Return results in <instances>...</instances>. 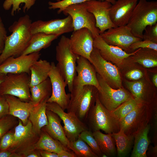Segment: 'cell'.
Segmentation results:
<instances>
[{
  "instance_id": "cell-1",
  "label": "cell",
  "mask_w": 157,
  "mask_h": 157,
  "mask_svg": "<svg viewBox=\"0 0 157 157\" xmlns=\"http://www.w3.org/2000/svg\"><path fill=\"white\" fill-rule=\"evenodd\" d=\"M32 21L28 15L20 17L9 28L12 33L5 39L3 49L0 54V64L8 58L21 55L27 47L31 38Z\"/></svg>"
},
{
  "instance_id": "cell-2",
  "label": "cell",
  "mask_w": 157,
  "mask_h": 157,
  "mask_svg": "<svg viewBox=\"0 0 157 157\" xmlns=\"http://www.w3.org/2000/svg\"><path fill=\"white\" fill-rule=\"evenodd\" d=\"M77 74L73 83L71 97L67 112L75 114L77 103L85 86H94L99 90L100 87L92 64L86 58L79 56L76 61Z\"/></svg>"
},
{
  "instance_id": "cell-3",
  "label": "cell",
  "mask_w": 157,
  "mask_h": 157,
  "mask_svg": "<svg viewBox=\"0 0 157 157\" xmlns=\"http://www.w3.org/2000/svg\"><path fill=\"white\" fill-rule=\"evenodd\" d=\"M157 22V1L139 0L126 25L135 37L143 40L146 27Z\"/></svg>"
},
{
  "instance_id": "cell-4",
  "label": "cell",
  "mask_w": 157,
  "mask_h": 157,
  "mask_svg": "<svg viewBox=\"0 0 157 157\" xmlns=\"http://www.w3.org/2000/svg\"><path fill=\"white\" fill-rule=\"evenodd\" d=\"M85 123L92 132L101 130L107 134H111L117 132L120 129L119 120L102 105L97 94L95 103L90 110Z\"/></svg>"
},
{
  "instance_id": "cell-5",
  "label": "cell",
  "mask_w": 157,
  "mask_h": 157,
  "mask_svg": "<svg viewBox=\"0 0 157 157\" xmlns=\"http://www.w3.org/2000/svg\"><path fill=\"white\" fill-rule=\"evenodd\" d=\"M56 65L64 78L70 92L76 75V61L78 56L72 51L69 38L62 35L56 47Z\"/></svg>"
},
{
  "instance_id": "cell-6",
  "label": "cell",
  "mask_w": 157,
  "mask_h": 157,
  "mask_svg": "<svg viewBox=\"0 0 157 157\" xmlns=\"http://www.w3.org/2000/svg\"><path fill=\"white\" fill-rule=\"evenodd\" d=\"M30 79L26 73L7 74L0 85V95H10L23 101H30Z\"/></svg>"
},
{
  "instance_id": "cell-7",
  "label": "cell",
  "mask_w": 157,
  "mask_h": 157,
  "mask_svg": "<svg viewBox=\"0 0 157 157\" xmlns=\"http://www.w3.org/2000/svg\"><path fill=\"white\" fill-rule=\"evenodd\" d=\"M39 136L33 131L32 124L29 120L25 125L19 120L15 129L13 144L8 149L22 157L28 151L34 150V146Z\"/></svg>"
},
{
  "instance_id": "cell-8",
  "label": "cell",
  "mask_w": 157,
  "mask_h": 157,
  "mask_svg": "<svg viewBox=\"0 0 157 157\" xmlns=\"http://www.w3.org/2000/svg\"><path fill=\"white\" fill-rule=\"evenodd\" d=\"M62 12L71 17L74 31L87 28L91 32L94 38L99 34V30L96 26L95 18L88 11L85 2L69 5L63 9Z\"/></svg>"
},
{
  "instance_id": "cell-9",
  "label": "cell",
  "mask_w": 157,
  "mask_h": 157,
  "mask_svg": "<svg viewBox=\"0 0 157 157\" xmlns=\"http://www.w3.org/2000/svg\"><path fill=\"white\" fill-rule=\"evenodd\" d=\"M145 104L140 103L131 113L119 120L120 129L127 135H134L148 124L153 111Z\"/></svg>"
},
{
  "instance_id": "cell-10",
  "label": "cell",
  "mask_w": 157,
  "mask_h": 157,
  "mask_svg": "<svg viewBox=\"0 0 157 157\" xmlns=\"http://www.w3.org/2000/svg\"><path fill=\"white\" fill-rule=\"evenodd\" d=\"M47 109L58 115L64 124L65 134L70 142L76 140L83 131L89 130L86 124L81 121L75 114L66 113L58 104L54 102H47Z\"/></svg>"
},
{
  "instance_id": "cell-11",
  "label": "cell",
  "mask_w": 157,
  "mask_h": 157,
  "mask_svg": "<svg viewBox=\"0 0 157 157\" xmlns=\"http://www.w3.org/2000/svg\"><path fill=\"white\" fill-rule=\"evenodd\" d=\"M90 59L96 72L110 86L115 89L121 87V78L117 67L104 59L98 50L94 47Z\"/></svg>"
},
{
  "instance_id": "cell-12",
  "label": "cell",
  "mask_w": 157,
  "mask_h": 157,
  "mask_svg": "<svg viewBox=\"0 0 157 157\" xmlns=\"http://www.w3.org/2000/svg\"><path fill=\"white\" fill-rule=\"evenodd\" d=\"M100 89L98 96L102 105L111 112L132 97L121 88L114 89L109 85L98 74L97 75Z\"/></svg>"
},
{
  "instance_id": "cell-13",
  "label": "cell",
  "mask_w": 157,
  "mask_h": 157,
  "mask_svg": "<svg viewBox=\"0 0 157 157\" xmlns=\"http://www.w3.org/2000/svg\"><path fill=\"white\" fill-rule=\"evenodd\" d=\"M51 64L48 77L51 84L52 92L47 102L56 103L65 111L68 107L71 93L66 94L65 88L67 84L56 65L53 62Z\"/></svg>"
},
{
  "instance_id": "cell-14",
  "label": "cell",
  "mask_w": 157,
  "mask_h": 157,
  "mask_svg": "<svg viewBox=\"0 0 157 157\" xmlns=\"http://www.w3.org/2000/svg\"><path fill=\"white\" fill-rule=\"evenodd\" d=\"M99 35L108 44L117 46L127 53L133 43L142 40L135 36L126 25L111 28Z\"/></svg>"
},
{
  "instance_id": "cell-15",
  "label": "cell",
  "mask_w": 157,
  "mask_h": 157,
  "mask_svg": "<svg viewBox=\"0 0 157 157\" xmlns=\"http://www.w3.org/2000/svg\"><path fill=\"white\" fill-rule=\"evenodd\" d=\"M32 34L41 32L57 34L59 36L73 31L74 28L71 17L68 15L63 19H57L47 21L38 20L32 22L31 27Z\"/></svg>"
},
{
  "instance_id": "cell-16",
  "label": "cell",
  "mask_w": 157,
  "mask_h": 157,
  "mask_svg": "<svg viewBox=\"0 0 157 157\" xmlns=\"http://www.w3.org/2000/svg\"><path fill=\"white\" fill-rule=\"evenodd\" d=\"M85 2L88 11L95 18L96 26L99 30V34L110 28L117 27L110 18V11L112 4L110 2L106 0H90Z\"/></svg>"
},
{
  "instance_id": "cell-17",
  "label": "cell",
  "mask_w": 157,
  "mask_h": 157,
  "mask_svg": "<svg viewBox=\"0 0 157 157\" xmlns=\"http://www.w3.org/2000/svg\"><path fill=\"white\" fill-rule=\"evenodd\" d=\"M40 56L38 52L16 57H10L0 64V72L6 74L22 73L29 74L31 67L39 60Z\"/></svg>"
},
{
  "instance_id": "cell-18",
  "label": "cell",
  "mask_w": 157,
  "mask_h": 157,
  "mask_svg": "<svg viewBox=\"0 0 157 157\" xmlns=\"http://www.w3.org/2000/svg\"><path fill=\"white\" fill-rule=\"evenodd\" d=\"M69 39L71 49L73 52L90 61V55L93 48L94 38L90 31L82 28L73 31Z\"/></svg>"
},
{
  "instance_id": "cell-19",
  "label": "cell",
  "mask_w": 157,
  "mask_h": 157,
  "mask_svg": "<svg viewBox=\"0 0 157 157\" xmlns=\"http://www.w3.org/2000/svg\"><path fill=\"white\" fill-rule=\"evenodd\" d=\"M93 46L98 50L104 59L118 66L121 65L126 59L134 55L138 49L131 53H127L117 46L108 44L99 35L94 38Z\"/></svg>"
},
{
  "instance_id": "cell-20",
  "label": "cell",
  "mask_w": 157,
  "mask_h": 157,
  "mask_svg": "<svg viewBox=\"0 0 157 157\" xmlns=\"http://www.w3.org/2000/svg\"><path fill=\"white\" fill-rule=\"evenodd\" d=\"M138 0H117L112 4L110 15L117 26L127 24Z\"/></svg>"
},
{
  "instance_id": "cell-21",
  "label": "cell",
  "mask_w": 157,
  "mask_h": 157,
  "mask_svg": "<svg viewBox=\"0 0 157 157\" xmlns=\"http://www.w3.org/2000/svg\"><path fill=\"white\" fill-rule=\"evenodd\" d=\"M33 149L55 152L59 154L60 157H76L73 151L53 138L43 130L41 131L39 139L34 146Z\"/></svg>"
},
{
  "instance_id": "cell-22",
  "label": "cell",
  "mask_w": 157,
  "mask_h": 157,
  "mask_svg": "<svg viewBox=\"0 0 157 157\" xmlns=\"http://www.w3.org/2000/svg\"><path fill=\"white\" fill-rule=\"evenodd\" d=\"M97 89L92 85L85 86L78 100L75 114L84 123L90 110L95 103L98 91H95Z\"/></svg>"
},
{
  "instance_id": "cell-23",
  "label": "cell",
  "mask_w": 157,
  "mask_h": 157,
  "mask_svg": "<svg viewBox=\"0 0 157 157\" xmlns=\"http://www.w3.org/2000/svg\"><path fill=\"white\" fill-rule=\"evenodd\" d=\"M46 113L48 124L42 130L46 132L53 138L59 141L64 146L69 149L70 142L67 138L63 127L61 125V119L58 115L51 111L47 109Z\"/></svg>"
},
{
  "instance_id": "cell-24",
  "label": "cell",
  "mask_w": 157,
  "mask_h": 157,
  "mask_svg": "<svg viewBox=\"0 0 157 157\" xmlns=\"http://www.w3.org/2000/svg\"><path fill=\"white\" fill-rule=\"evenodd\" d=\"M5 96L8 105V114L18 118L23 125H26L30 113L35 105L30 101H23L14 96L8 95Z\"/></svg>"
},
{
  "instance_id": "cell-25",
  "label": "cell",
  "mask_w": 157,
  "mask_h": 157,
  "mask_svg": "<svg viewBox=\"0 0 157 157\" xmlns=\"http://www.w3.org/2000/svg\"><path fill=\"white\" fill-rule=\"evenodd\" d=\"M46 99L35 106L30 113L28 120L31 122L34 131L40 135L42 129L48 124L46 111Z\"/></svg>"
},
{
  "instance_id": "cell-26",
  "label": "cell",
  "mask_w": 157,
  "mask_h": 157,
  "mask_svg": "<svg viewBox=\"0 0 157 157\" xmlns=\"http://www.w3.org/2000/svg\"><path fill=\"white\" fill-rule=\"evenodd\" d=\"M59 36L57 34L38 33L32 34L28 46L21 55L38 52L50 46L52 42Z\"/></svg>"
},
{
  "instance_id": "cell-27",
  "label": "cell",
  "mask_w": 157,
  "mask_h": 157,
  "mask_svg": "<svg viewBox=\"0 0 157 157\" xmlns=\"http://www.w3.org/2000/svg\"><path fill=\"white\" fill-rule=\"evenodd\" d=\"M150 128L148 124L135 134L131 157L147 156L146 152L150 142L148 135Z\"/></svg>"
},
{
  "instance_id": "cell-28",
  "label": "cell",
  "mask_w": 157,
  "mask_h": 157,
  "mask_svg": "<svg viewBox=\"0 0 157 157\" xmlns=\"http://www.w3.org/2000/svg\"><path fill=\"white\" fill-rule=\"evenodd\" d=\"M51 64L46 60H38L31 67L30 87L35 85L49 78Z\"/></svg>"
},
{
  "instance_id": "cell-29",
  "label": "cell",
  "mask_w": 157,
  "mask_h": 157,
  "mask_svg": "<svg viewBox=\"0 0 157 157\" xmlns=\"http://www.w3.org/2000/svg\"><path fill=\"white\" fill-rule=\"evenodd\" d=\"M111 135L116 146L117 156H128L133 147L134 135H126L122 129L117 132L113 133Z\"/></svg>"
},
{
  "instance_id": "cell-30",
  "label": "cell",
  "mask_w": 157,
  "mask_h": 157,
  "mask_svg": "<svg viewBox=\"0 0 157 157\" xmlns=\"http://www.w3.org/2000/svg\"><path fill=\"white\" fill-rule=\"evenodd\" d=\"M102 154L107 157H115L117 155L115 140L111 134H104L100 130L92 132Z\"/></svg>"
},
{
  "instance_id": "cell-31",
  "label": "cell",
  "mask_w": 157,
  "mask_h": 157,
  "mask_svg": "<svg viewBox=\"0 0 157 157\" xmlns=\"http://www.w3.org/2000/svg\"><path fill=\"white\" fill-rule=\"evenodd\" d=\"M31 95L30 101L35 106L43 100L48 99L52 92V88L50 80L48 78L44 81L30 87Z\"/></svg>"
},
{
  "instance_id": "cell-32",
  "label": "cell",
  "mask_w": 157,
  "mask_h": 157,
  "mask_svg": "<svg viewBox=\"0 0 157 157\" xmlns=\"http://www.w3.org/2000/svg\"><path fill=\"white\" fill-rule=\"evenodd\" d=\"M157 51L147 48H139L131 56L135 62L147 68L157 66Z\"/></svg>"
},
{
  "instance_id": "cell-33",
  "label": "cell",
  "mask_w": 157,
  "mask_h": 157,
  "mask_svg": "<svg viewBox=\"0 0 157 157\" xmlns=\"http://www.w3.org/2000/svg\"><path fill=\"white\" fill-rule=\"evenodd\" d=\"M69 149L78 157H98L86 143L78 137L75 141L70 142Z\"/></svg>"
},
{
  "instance_id": "cell-34",
  "label": "cell",
  "mask_w": 157,
  "mask_h": 157,
  "mask_svg": "<svg viewBox=\"0 0 157 157\" xmlns=\"http://www.w3.org/2000/svg\"><path fill=\"white\" fill-rule=\"evenodd\" d=\"M140 103L141 102L132 97L111 112L114 116L119 121L131 113Z\"/></svg>"
},
{
  "instance_id": "cell-35",
  "label": "cell",
  "mask_w": 157,
  "mask_h": 157,
  "mask_svg": "<svg viewBox=\"0 0 157 157\" xmlns=\"http://www.w3.org/2000/svg\"><path fill=\"white\" fill-rule=\"evenodd\" d=\"M36 0H5L3 3V6L5 10H9L12 7L11 12L12 16L17 11L19 12L20 8L19 6L21 4L24 3L23 8V11L25 13L28 11L35 4Z\"/></svg>"
},
{
  "instance_id": "cell-36",
  "label": "cell",
  "mask_w": 157,
  "mask_h": 157,
  "mask_svg": "<svg viewBox=\"0 0 157 157\" xmlns=\"http://www.w3.org/2000/svg\"><path fill=\"white\" fill-rule=\"evenodd\" d=\"M126 84L133 98L141 103H144V98L145 95L143 83L140 81H126Z\"/></svg>"
},
{
  "instance_id": "cell-37",
  "label": "cell",
  "mask_w": 157,
  "mask_h": 157,
  "mask_svg": "<svg viewBox=\"0 0 157 157\" xmlns=\"http://www.w3.org/2000/svg\"><path fill=\"white\" fill-rule=\"evenodd\" d=\"M78 137L86 143L98 157H102V153L92 131L89 130L83 131L80 133Z\"/></svg>"
},
{
  "instance_id": "cell-38",
  "label": "cell",
  "mask_w": 157,
  "mask_h": 157,
  "mask_svg": "<svg viewBox=\"0 0 157 157\" xmlns=\"http://www.w3.org/2000/svg\"><path fill=\"white\" fill-rule=\"evenodd\" d=\"M90 0H62L56 2L49 1L48 4L49 6V8L50 9H55L58 8L57 11L58 14H60L63 9L68 6L73 4L85 2ZM106 0L110 2L112 4L115 2V0Z\"/></svg>"
},
{
  "instance_id": "cell-39",
  "label": "cell",
  "mask_w": 157,
  "mask_h": 157,
  "mask_svg": "<svg viewBox=\"0 0 157 157\" xmlns=\"http://www.w3.org/2000/svg\"><path fill=\"white\" fill-rule=\"evenodd\" d=\"M14 117L8 115L0 118V140L5 133L16 124L17 121Z\"/></svg>"
},
{
  "instance_id": "cell-40",
  "label": "cell",
  "mask_w": 157,
  "mask_h": 157,
  "mask_svg": "<svg viewBox=\"0 0 157 157\" xmlns=\"http://www.w3.org/2000/svg\"><path fill=\"white\" fill-rule=\"evenodd\" d=\"M140 48L149 49L157 51V43L144 40L138 41L130 45L129 51L131 50L133 52Z\"/></svg>"
},
{
  "instance_id": "cell-41",
  "label": "cell",
  "mask_w": 157,
  "mask_h": 157,
  "mask_svg": "<svg viewBox=\"0 0 157 157\" xmlns=\"http://www.w3.org/2000/svg\"><path fill=\"white\" fill-rule=\"evenodd\" d=\"M143 40L157 43V23L147 26L143 34Z\"/></svg>"
},
{
  "instance_id": "cell-42",
  "label": "cell",
  "mask_w": 157,
  "mask_h": 157,
  "mask_svg": "<svg viewBox=\"0 0 157 157\" xmlns=\"http://www.w3.org/2000/svg\"><path fill=\"white\" fill-rule=\"evenodd\" d=\"M14 138V132L9 131L5 133L0 140V150L9 149L12 146Z\"/></svg>"
},
{
  "instance_id": "cell-43",
  "label": "cell",
  "mask_w": 157,
  "mask_h": 157,
  "mask_svg": "<svg viewBox=\"0 0 157 157\" xmlns=\"http://www.w3.org/2000/svg\"><path fill=\"white\" fill-rule=\"evenodd\" d=\"M9 106L5 95H0V118L8 114Z\"/></svg>"
},
{
  "instance_id": "cell-44",
  "label": "cell",
  "mask_w": 157,
  "mask_h": 157,
  "mask_svg": "<svg viewBox=\"0 0 157 157\" xmlns=\"http://www.w3.org/2000/svg\"><path fill=\"white\" fill-rule=\"evenodd\" d=\"M7 31L0 16V50L3 49L5 38L7 36Z\"/></svg>"
},
{
  "instance_id": "cell-45",
  "label": "cell",
  "mask_w": 157,
  "mask_h": 157,
  "mask_svg": "<svg viewBox=\"0 0 157 157\" xmlns=\"http://www.w3.org/2000/svg\"><path fill=\"white\" fill-rule=\"evenodd\" d=\"M143 75L142 72L138 69H134L128 72L125 76L131 80H137L141 78Z\"/></svg>"
},
{
  "instance_id": "cell-46",
  "label": "cell",
  "mask_w": 157,
  "mask_h": 157,
  "mask_svg": "<svg viewBox=\"0 0 157 157\" xmlns=\"http://www.w3.org/2000/svg\"><path fill=\"white\" fill-rule=\"evenodd\" d=\"M21 156L13 152L8 149L1 151L0 157H21Z\"/></svg>"
},
{
  "instance_id": "cell-47",
  "label": "cell",
  "mask_w": 157,
  "mask_h": 157,
  "mask_svg": "<svg viewBox=\"0 0 157 157\" xmlns=\"http://www.w3.org/2000/svg\"><path fill=\"white\" fill-rule=\"evenodd\" d=\"M41 157H60V155L55 152L44 150H39Z\"/></svg>"
},
{
  "instance_id": "cell-48",
  "label": "cell",
  "mask_w": 157,
  "mask_h": 157,
  "mask_svg": "<svg viewBox=\"0 0 157 157\" xmlns=\"http://www.w3.org/2000/svg\"><path fill=\"white\" fill-rule=\"evenodd\" d=\"M36 150H33L28 151L24 154L23 156L26 157H41L39 151H36Z\"/></svg>"
},
{
  "instance_id": "cell-49",
  "label": "cell",
  "mask_w": 157,
  "mask_h": 157,
  "mask_svg": "<svg viewBox=\"0 0 157 157\" xmlns=\"http://www.w3.org/2000/svg\"><path fill=\"white\" fill-rule=\"evenodd\" d=\"M153 82L155 86L157 87V74H154L152 78Z\"/></svg>"
},
{
  "instance_id": "cell-50",
  "label": "cell",
  "mask_w": 157,
  "mask_h": 157,
  "mask_svg": "<svg viewBox=\"0 0 157 157\" xmlns=\"http://www.w3.org/2000/svg\"><path fill=\"white\" fill-rule=\"evenodd\" d=\"M6 74L0 72V85L1 83L4 80L6 76Z\"/></svg>"
},
{
  "instance_id": "cell-51",
  "label": "cell",
  "mask_w": 157,
  "mask_h": 157,
  "mask_svg": "<svg viewBox=\"0 0 157 157\" xmlns=\"http://www.w3.org/2000/svg\"><path fill=\"white\" fill-rule=\"evenodd\" d=\"M157 146L154 147L152 149L153 154L154 156H157Z\"/></svg>"
},
{
  "instance_id": "cell-52",
  "label": "cell",
  "mask_w": 157,
  "mask_h": 157,
  "mask_svg": "<svg viewBox=\"0 0 157 157\" xmlns=\"http://www.w3.org/2000/svg\"><path fill=\"white\" fill-rule=\"evenodd\" d=\"M2 51L0 50V54L1 53Z\"/></svg>"
},
{
  "instance_id": "cell-53",
  "label": "cell",
  "mask_w": 157,
  "mask_h": 157,
  "mask_svg": "<svg viewBox=\"0 0 157 157\" xmlns=\"http://www.w3.org/2000/svg\"><path fill=\"white\" fill-rule=\"evenodd\" d=\"M56 0L57 1H61V0Z\"/></svg>"
}]
</instances>
